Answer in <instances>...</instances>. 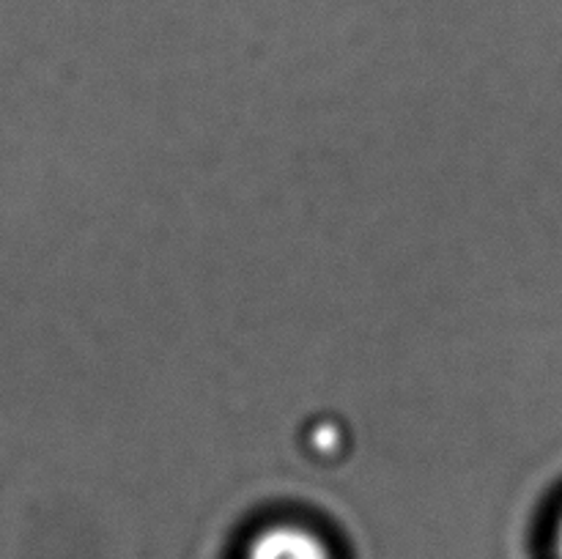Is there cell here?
Here are the masks:
<instances>
[{
  "instance_id": "cell-1",
  "label": "cell",
  "mask_w": 562,
  "mask_h": 559,
  "mask_svg": "<svg viewBox=\"0 0 562 559\" xmlns=\"http://www.w3.org/2000/svg\"><path fill=\"white\" fill-rule=\"evenodd\" d=\"M245 559H335L322 535L300 524H272L258 532Z\"/></svg>"
},
{
  "instance_id": "cell-2",
  "label": "cell",
  "mask_w": 562,
  "mask_h": 559,
  "mask_svg": "<svg viewBox=\"0 0 562 559\" xmlns=\"http://www.w3.org/2000/svg\"><path fill=\"white\" fill-rule=\"evenodd\" d=\"M554 557L562 559V518L558 524V532H554Z\"/></svg>"
}]
</instances>
